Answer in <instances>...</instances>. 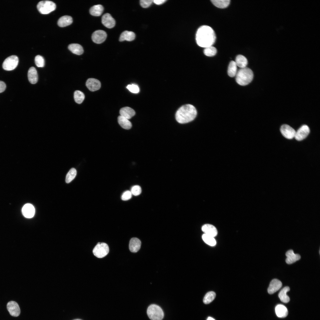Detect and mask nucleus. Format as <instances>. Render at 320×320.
Masks as SVG:
<instances>
[{
  "instance_id": "1",
  "label": "nucleus",
  "mask_w": 320,
  "mask_h": 320,
  "mask_svg": "<svg viewBox=\"0 0 320 320\" xmlns=\"http://www.w3.org/2000/svg\"><path fill=\"white\" fill-rule=\"evenodd\" d=\"M215 32L210 27L204 25L198 29L196 36L197 44L200 47L206 48L212 46L216 40Z\"/></svg>"
},
{
  "instance_id": "2",
  "label": "nucleus",
  "mask_w": 320,
  "mask_h": 320,
  "mask_svg": "<svg viewBox=\"0 0 320 320\" xmlns=\"http://www.w3.org/2000/svg\"><path fill=\"white\" fill-rule=\"evenodd\" d=\"M197 113L196 109L193 105L186 104L182 106L177 111L175 114L176 119L179 123H186L193 120Z\"/></svg>"
},
{
  "instance_id": "3",
  "label": "nucleus",
  "mask_w": 320,
  "mask_h": 320,
  "mask_svg": "<svg viewBox=\"0 0 320 320\" xmlns=\"http://www.w3.org/2000/svg\"><path fill=\"white\" fill-rule=\"evenodd\" d=\"M235 76L236 81L238 84L245 86L249 84L252 81L253 74L250 69L246 67L241 68L237 71Z\"/></svg>"
},
{
  "instance_id": "4",
  "label": "nucleus",
  "mask_w": 320,
  "mask_h": 320,
  "mask_svg": "<svg viewBox=\"0 0 320 320\" xmlns=\"http://www.w3.org/2000/svg\"><path fill=\"white\" fill-rule=\"evenodd\" d=\"M147 314L151 320H162L164 316L162 309L155 304H152L148 307Z\"/></svg>"
},
{
  "instance_id": "5",
  "label": "nucleus",
  "mask_w": 320,
  "mask_h": 320,
  "mask_svg": "<svg viewBox=\"0 0 320 320\" xmlns=\"http://www.w3.org/2000/svg\"><path fill=\"white\" fill-rule=\"evenodd\" d=\"M37 7L41 14H47L55 10L56 5L53 1L44 0L39 2L37 5Z\"/></svg>"
},
{
  "instance_id": "6",
  "label": "nucleus",
  "mask_w": 320,
  "mask_h": 320,
  "mask_svg": "<svg viewBox=\"0 0 320 320\" xmlns=\"http://www.w3.org/2000/svg\"><path fill=\"white\" fill-rule=\"evenodd\" d=\"M109 252L108 245L103 242H98L93 250V253L94 255L99 258H102L105 256Z\"/></svg>"
},
{
  "instance_id": "7",
  "label": "nucleus",
  "mask_w": 320,
  "mask_h": 320,
  "mask_svg": "<svg viewBox=\"0 0 320 320\" xmlns=\"http://www.w3.org/2000/svg\"><path fill=\"white\" fill-rule=\"evenodd\" d=\"M19 62L18 57L15 55L9 56L4 61L2 65L3 68L8 71L15 69L17 66Z\"/></svg>"
},
{
  "instance_id": "8",
  "label": "nucleus",
  "mask_w": 320,
  "mask_h": 320,
  "mask_svg": "<svg viewBox=\"0 0 320 320\" xmlns=\"http://www.w3.org/2000/svg\"><path fill=\"white\" fill-rule=\"evenodd\" d=\"M310 132L309 127L306 125H303L296 132L294 137L297 140H302L307 137Z\"/></svg>"
},
{
  "instance_id": "9",
  "label": "nucleus",
  "mask_w": 320,
  "mask_h": 320,
  "mask_svg": "<svg viewBox=\"0 0 320 320\" xmlns=\"http://www.w3.org/2000/svg\"><path fill=\"white\" fill-rule=\"evenodd\" d=\"M282 135L285 138L291 139L295 137L296 131L290 126L284 124L282 125L280 129Z\"/></svg>"
},
{
  "instance_id": "10",
  "label": "nucleus",
  "mask_w": 320,
  "mask_h": 320,
  "mask_svg": "<svg viewBox=\"0 0 320 320\" xmlns=\"http://www.w3.org/2000/svg\"><path fill=\"white\" fill-rule=\"evenodd\" d=\"M107 36V34L105 31L102 30H98L93 33L92 39L94 42L100 44L105 41Z\"/></svg>"
},
{
  "instance_id": "11",
  "label": "nucleus",
  "mask_w": 320,
  "mask_h": 320,
  "mask_svg": "<svg viewBox=\"0 0 320 320\" xmlns=\"http://www.w3.org/2000/svg\"><path fill=\"white\" fill-rule=\"evenodd\" d=\"M7 308L12 316L17 317L19 315L20 311L18 304L15 301H11L8 303Z\"/></svg>"
},
{
  "instance_id": "12",
  "label": "nucleus",
  "mask_w": 320,
  "mask_h": 320,
  "mask_svg": "<svg viewBox=\"0 0 320 320\" xmlns=\"http://www.w3.org/2000/svg\"><path fill=\"white\" fill-rule=\"evenodd\" d=\"M102 23L104 26L109 28H113L116 24L114 19L108 13H105L103 15Z\"/></svg>"
},
{
  "instance_id": "13",
  "label": "nucleus",
  "mask_w": 320,
  "mask_h": 320,
  "mask_svg": "<svg viewBox=\"0 0 320 320\" xmlns=\"http://www.w3.org/2000/svg\"><path fill=\"white\" fill-rule=\"evenodd\" d=\"M86 86L91 91L94 92L99 89L101 87V83L98 80L94 78H89L87 80Z\"/></svg>"
},
{
  "instance_id": "14",
  "label": "nucleus",
  "mask_w": 320,
  "mask_h": 320,
  "mask_svg": "<svg viewBox=\"0 0 320 320\" xmlns=\"http://www.w3.org/2000/svg\"><path fill=\"white\" fill-rule=\"evenodd\" d=\"M22 212L23 216L27 218L33 217L35 213V209L33 206L30 204H26L23 207Z\"/></svg>"
},
{
  "instance_id": "15",
  "label": "nucleus",
  "mask_w": 320,
  "mask_h": 320,
  "mask_svg": "<svg viewBox=\"0 0 320 320\" xmlns=\"http://www.w3.org/2000/svg\"><path fill=\"white\" fill-rule=\"evenodd\" d=\"M282 283L281 281L277 279H273L270 282L268 289L269 294H273L278 291L281 287Z\"/></svg>"
},
{
  "instance_id": "16",
  "label": "nucleus",
  "mask_w": 320,
  "mask_h": 320,
  "mask_svg": "<svg viewBox=\"0 0 320 320\" xmlns=\"http://www.w3.org/2000/svg\"><path fill=\"white\" fill-rule=\"evenodd\" d=\"M141 245V242L140 239L137 238H132L129 241V250L131 252H136L140 249Z\"/></svg>"
},
{
  "instance_id": "17",
  "label": "nucleus",
  "mask_w": 320,
  "mask_h": 320,
  "mask_svg": "<svg viewBox=\"0 0 320 320\" xmlns=\"http://www.w3.org/2000/svg\"><path fill=\"white\" fill-rule=\"evenodd\" d=\"M287 258L286 259V263L289 264H292L300 258V255L298 254H295L292 250L290 249L286 253Z\"/></svg>"
},
{
  "instance_id": "18",
  "label": "nucleus",
  "mask_w": 320,
  "mask_h": 320,
  "mask_svg": "<svg viewBox=\"0 0 320 320\" xmlns=\"http://www.w3.org/2000/svg\"><path fill=\"white\" fill-rule=\"evenodd\" d=\"M202 230L205 234L214 237L216 236L217 231L216 228L213 225L206 224L202 227Z\"/></svg>"
},
{
  "instance_id": "19",
  "label": "nucleus",
  "mask_w": 320,
  "mask_h": 320,
  "mask_svg": "<svg viewBox=\"0 0 320 320\" xmlns=\"http://www.w3.org/2000/svg\"><path fill=\"white\" fill-rule=\"evenodd\" d=\"M119 113L120 116L128 119L134 116L135 113L133 109L128 107H125L121 108L120 110Z\"/></svg>"
},
{
  "instance_id": "20",
  "label": "nucleus",
  "mask_w": 320,
  "mask_h": 320,
  "mask_svg": "<svg viewBox=\"0 0 320 320\" xmlns=\"http://www.w3.org/2000/svg\"><path fill=\"white\" fill-rule=\"evenodd\" d=\"M28 76L29 81L32 84L36 83L38 80V75L36 69L32 67L29 69L28 73Z\"/></svg>"
},
{
  "instance_id": "21",
  "label": "nucleus",
  "mask_w": 320,
  "mask_h": 320,
  "mask_svg": "<svg viewBox=\"0 0 320 320\" xmlns=\"http://www.w3.org/2000/svg\"><path fill=\"white\" fill-rule=\"evenodd\" d=\"M275 311L277 316L279 318L285 317L288 314V311L287 308L282 304L277 305L275 307Z\"/></svg>"
},
{
  "instance_id": "22",
  "label": "nucleus",
  "mask_w": 320,
  "mask_h": 320,
  "mask_svg": "<svg viewBox=\"0 0 320 320\" xmlns=\"http://www.w3.org/2000/svg\"><path fill=\"white\" fill-rule=\"evenodd\" d=\"M135 35L134 32L131 31H125L121 34L119 40L120 41H123L125 40L131 41L135 39Z\"/></svg>"
},
{
  "instance_id": "23",
  "label": "nucleus",
  "mask_w": 320,
  "mask_h": 320,
  "mask_svg": "<svg viewBox=\"0 0 320 320\" xmlns=\"http://www.w3.org/2000/svg\"><path fill=\"white\" fill-rule=\"evenodd\" d=\"M72 22V18L71 16L65 15L61 17L59 19L57 24L59 26L63 27L70 25Z\"/></svg>"
},
{
  "instance_id": "24",
  "label": "nucleus",
  "mask_w": 320,
  "mask_h": 320,
  "mask_svg": "<svg viewBox=\"0 0 320 320\" xmlns=\"http://www.w3.org/2000/svg\"><path fill=\"white\" fill-rule=\"evenodd\" d=\"M289 290V287L287 286L284 287L280 291L279 294L278 296L281 301L285 303H287L289 302V297L287 295V293Z\"/></svg>"
},
{
  "instance_id": "25",
  "label": "nucleus",
  "mask_w": 320,
  "mask_h": 320,
  "mask_svg": "<svg viewBox=\"0 0 320 320\" xmlns=\"http://www.w3.org/2000/svg\"><path fill=\"white\" fill-rule=\"evenodd\" d=\"M104 10L103 6L100 4L95 5L89 9V13L92 16H99L101 15Z\"/></svg>"
},
{
  "instance_id": "26",
  "label": "nucleus",
  "mask_w": 320,
  "mask_h": 320,
  "mask_svg": "<svg viewBox=\"0 0 320 320\" xmlns=\"http://www.w3.org/2000/svg\"><path fill=\"white\" fill-rule=\"evenodd\" d=\"M68 49L73 53L80 55L83 54L84 50L82 47L78 44H71L68 46Z\"/></svg>"
},
{
  "instance_id": "27",
  "label": "nucleus",
  "mask_w": 320,
  "mask_h": 320,
  "mask_svg": "<svg viewBox=\"0 0 320 320\" xmlns=\"http://www.w3.org/2000/svg\"><path fill=\"white\" fill-rule=\"evenodd\" d=\"M118 121L120 126L125 129H129L132 127L131 122L128 119L120 115L118 117Z\"/></svg>"
},
{
  "instance_id": "28",
  "label": "nucleus",
  "mask_w": 320,
  "mask_h": 320,
  "mask_svg": "<svg viewBox=\"0 0 320 320\" xmlns=\"http://www.w3.org/2000/svg\"><path fill=\"white\" fill-rule=\"evenodd\" d=\"M235 62L237 66L241 68L246 67L248 64L247 58L244 56L240 55L236 56Z\"/></svg>"
},
{
  "instance_id": "29",
  "label": "nucleus",
  "mask_w": 320,
  "mask_h": 320,
  "mask_svg": "<svg viewBox=\"0 0 320 320\" xmlns=\"http://www.w3.org/2000/svg\"><path fill=\"white\" fill-rule=\"evenodd\" d=\"M237 66L235 61H231L228 70V73L229 76L232 77L236 76L237 72Z\"/></svg>"
},
{
  "instance_id": "30",
  "label": "nucleus",
  "mask_w": 320,
  "mask_h": 320,
  "mask_svg": "<svg viewBox=\"0 0 320 320\" xmlns=\"http://www.w3.org/2000/svg\"><path fill=\"white\" fill-rule=\"evenodd\" d=\"M212 4L216 7L224 8L227 7L230 3L229 0H212Z\"/></svg>"
},
{
  "instance_id": "31",
  "label": "nucleus",
  "mask_w": 320,
  "mask_h": 320,
  "mask_svg": "<svg viewBox=\"0 0 320 320\" xmlns=\"http://www.w3.org/2000/svg\"><path fill=\"white\" fill-rule=\"evenodd\" d=\"M202 239L207 244L212 246H215L216 243L214 237L204 233L202 236Z\"/></svg>"
},
{
  "instance_id": "32",
  "label": "nucleus",
  "mask_w": 320,
  "mask_h": 320,
  "mask_svg": "<svg viewBox=\"0 0 320 320\" xmlns=\"http://www.w3.org/2000/svg\"><path fill=\"white\" fill-rule=\"evenodd\" d=\"M215 293L213 291L208 292L205 295L203 300V302L205 304H208L211 302L215 299L216 297Z\"/></svg>"
},
{
  "instance_id": "33",
  "label": "nucleus",
  "mask_w": 320,
  "mask_h": 320,
  "mask_svg": "<svg viewBox=\"0 0 320 320\" xmlns=\"http://www.w3.org/2000/svg\"><path fill=\"white\" fill-rule=\"evenodd\" d=\"M74 98L75 102L79 104L81 103L84 100L85 96L81 91L76 90L74 92Z\"/></svg>"
},
{
  "instance_id": "34",
  "label": "nucleus",
  "mask_w": 320,
  "mask_h": 320,
  "mask_svg": "<svg viewBox=\"0 0 320 320\" xmlns=\"http://www.w3.org/2000/svg\"><path fill=\"white\" fill-rule=\"evenodd\" d=\"M77 174V172L74 168H71L67 174L65 182L67 183L71 182L75 177Z\"/></svg>"
},
{
  "instance_id": "35",
  "label": "nucleus",
  "mask_w": 320,
  "mask_h": 320,
  "mask_svg": "<svg viewBox=\"0 0 320 320\" xmlns=\"http://www.w3.org/2000/svg\"><path fill=\"white\" fill-rule=\"evenodd\" d=\"M217 52L216 48L212 46L205 48L204 51V53L206 55L211 57L215 55Z\"/></svg>"
},
{
  "instance_id": "36",
  "label": "nucleus",
  "mask_w": 320,
  "mask_h": 320,
  "mask_svg": "<svg viewBox=\"0 0 320 320\" xmlns=\"http://www.w3.org/2000/svg\"><path fill=\"white\" fill-rule=\"evenodd\" d=\"M36 65L39 67H43L45 65V61L44 58L40 55H36L35 58Z\"/></svg>"
},
{
  "instance_id": "37",
  "label": "nucleus",
  "mask_w": 320,
  "mask_h": 320,
  "mask_svg": "<svg viewBox=\"0 0 320 320\" xmlns=\"http://www.w3.org/2000/svg\"><path fill=\"white\" fill-rule=\"evenodd\" d=\"M141 188L138 185H135L132 187L130 192L132 194L135 196H137L141 193Z\"/></svg>"
},
{
  "instance_id": "38",
  "label": "nucleus",
  "mask_w": 320,
  "mask_h": 320,
  "mask_svg": "<svg viewBox=\"0 0 320 320\" xmlns=\"http://www.w3.org/2000/svg\"><path fill=\"white\" fill-rule=\"evenodd\" d=\"M127 88L130 92L133 93H138L140 91L138 86L134 84L128 85L127 86Z\"/></svg>"
},
{
  "instance_id": "39",
  "label": "nucleus",
  "mask_w": 320,
  "mask_h": 320,
  "mask_svg": "<svg viewBox=\"0 0 320 320\" xmlns=\"http://www.w3.org/2000/svg\"><path fill=\"white\" fill-rule=\"evenodd\" d=\"M153 1V0H141L140 1V4L143 8H147L151 5Z\"/></svg>"
},
{
  "instance_id": "40",
  "label": "nucleus",
  "mask_w": 320,
  "mask_h": 320,
  "mask_svg": "<svg viewBox=\"0 0 320 320\" xmlns=\"http://www.w3.org/2000/svg\"><path fill=\"white\" fill-rule=\"evenodd\" d=\"M132 195L130 191H126L122 194L121 197V199L124 201L128 200L131 198Z\"/></svg>"
},
{
  "instance_id": "41",
  "label": "nucleus",
  "mask_w": 320,
  "mask_h": 320,
  "mask_svg": "<svg viewBox=\"0 0 320 320\" xmlns=\"http://www.w3.org/2000/svg\"><path fill=\"white\" fill-rule=\"evenodd\" d=\"M6 87L5 83L3 81H0V93L3 92L5 90Z\"/></svg>"
},
{
  "instance_id": "42",
  "label": "nucleus",
  "mask_w": 320,
  "mask_h": 320,
  "mask_svg": "<svg viewBox=\"0 0 320 320\" xmlns=\"http://www.w3.org/2000/svg\"><path fill=\"white\" fill-rule=\"evenodd\" d=\"M166 0H153V2L156 4L157 5H160L163 4L165 2Z\"/></svg>"
},
{
  "instance_id": "43",
  "label": "nucleus",
  "mask_w": 320,
  "mask_h": 320,
  "mask_svg": "<svg viewBox=\"0 0 320 320\" xmlns=\"http://www.w3.org/2000/svg\"><path fill=\"white\" fill-rule=\"evenodd\" d=\"M207 320H215L213 318H212V317H211L209 316L207 318Z\"/></svg>"
},
{
  "instance_id": "44",
  "label": "nucleus",
  "mask_w": 320,
  "mask_h": 320,
  "mask_svg": "<svg viewBox=\"0 0 320 320\" xmlns=\"http://www.w3.org/2000/svg\"><path fill=\"white\" fill-rule=\"evenodd\" d=\"M81 320L80 319H74V320Z\"/></svg>"
}]
</instances>
